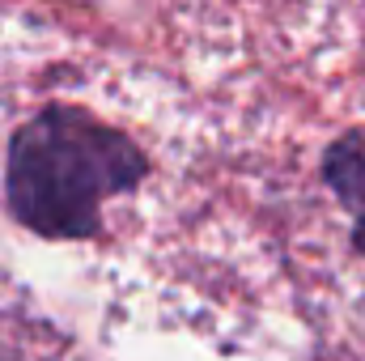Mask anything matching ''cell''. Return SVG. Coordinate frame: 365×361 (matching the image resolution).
Wrapping results in <instances>:
<instances>
[{
    "label": "cell",
    "instance_id": "1",
    "mask_svg": "<svg viewBox=\"0 0 365 361\" xmlns=\"http://www.w3.org/2000/svg\"><path fill=\"white\" fill-rule=\"evenodd\" d=\"M149 175L140 145L81 106L30 115L4 153V200L38 238H93L102 204Z\"/></svg>",
    "mask_w": 365,
    "mask_h": 361
},
{
    "label": "cell",
    "instance_id": "2",
    "mask_svg": "<svg viewBox=\"0 0 365 361\" xmlns=\"http://www.w3.org/2000/svg\"><path fill=\"white\" fill-rule=\"evenodd\" d=\"M323 183L353 217V247L365 255V128L344 132L323 153Z\"/></svg>",
    "mask_w": 365,
    "mask_h": 361
}]
</instances>
